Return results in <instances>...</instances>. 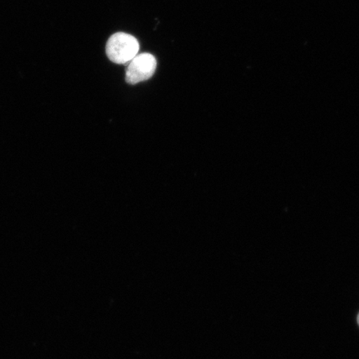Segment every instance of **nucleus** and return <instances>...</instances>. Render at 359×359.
<instances>
[{"mask_svg": "<svg viewBox=\"0 0 359 359\" xmlns=\"http://www.w3.org/2000/svg\"><path fill=\"white\" fill-rule=\"evenodd\" d=\"M358 324L359 325V313H358Z\"/></svg>", "mask_w": 359, "mask_h": 359, "instance_id": "7ed1b4c3", "label": "nucleus"}, {"mask_svg": "<svg viewBox=\"0 0 359 359\" xmlns=\"http://www.w3.org/2000/svg\"><path fill=\"white\" fill-rule=\"evenodd\" d=\"M156 69V57L151 53H143L137 55L126 70V82L129 84H137L150 79Z\"/></svg>", "mask_w": 359, "mask_h": 359, "instance_id": "f03ea898", "label": "nucleus"}, {"mask_svg": "<svg viewBox=\"0 0 359 359\" xmlns=\"http://www.w3.org/2000/svg\"><path fill=\"white\" fill-rule=\"evenodd\" d=\"M140 48L138 40L133 35L116 33L107 43L106 53L111 62L118 65L127 64L137 55Z\"/></svg>", "mask_w": 359, "mask_h": 359, "instance_id": "f257e3e1", "label": "nucleus"}]
</instances>
